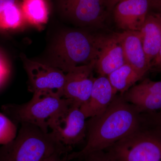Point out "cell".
Here are the masks:
<instances>
[{"mask_svg": "<svg viewBox=\"0 0 161 161\" xmlns=\"http://www.w3.org/2000/svg\"><path fill=\"white\" fill-rule=\"evenodd\" d=\"M122 95H116L108 108L86 121L87 142L80 151L70 153L69 161L82 159L97 151L107 150L138 130L145 116Z\"/></svg>", "mask_w": 161, "mask_h": 161, "instance_id": "cell-1", "label": "cell"}, {"mask_svg": "<svg viewBox=\"0 0 161 161\" xmlns=\"http://www.w3.org/2000/svg\"><path fill=\"white\" fill-rule=\"evenodd\" d=\"M15 138L0 147V161H44L65 147L52 132H45L34 125L21 123Z\"/></svg>", "mask_w": 161, "mask_h": 161, "instance_id": "cell-2", "label": "cell"}, {"mask_svg": "<svg viewBox=\"0 0 161 161\" xmlns=\"http://www.w3.org/2000/svg\"><path fill=\"white\" fill-rule=\"evenodd\" d=\"M72 104L68 99L51 92L34 93L25 103L3 105V113L15 123H26L49 132L51 125L66 112Z\"/></svg>", "mask_w": 161, "mask_h": 161, "instance_id": "cell-3", "label": "cell"}, {"mask_svg": "<svg viewBox=\"0 0 161 161\" xmlns=\"http://www.w3.org/2000/svg\"><path fill=\"white\" fill-rule=\"evenodd\" d=\"M96 36L79 30L62 33L53 48L49 65L66 74L76 67L96 61Z\"/></svg>", "mask_w": 161, "mask_h": 161, "instance_id": "cell-4", "label": "cell"}, {"mask_svg": "<svg viewBox=\"0 0 161 161\" xmlns=\"http://www.w3.org/2000/svg\"><path fill=\"white\" fill-rule=\"evenodd\" d=\"M146 122L105 150L117 161H161V131L148 119Z\"/></svg>", "mask_w": 161, "mask_h": 161, "instance_id": "cell-5", "label": "cell"}, {"mask_svg": "<svg viewBox=\"0 0 161 161\" xmlns=\"http://www.w3.org/2000/svg\"><path fill=\"white\" fill-rule=\"evenodd\" d=\"M61 15L80 26H101L111 14L104 0H55Z\"/></svg>", "mask_w": 161, "mask_h": 161, "instance_id": "cell-6", "label": "cell"}, {"mask_svg": "<svg viewBox=\"0 0 161 161\" xmlns=\"http://www.w3.org/2000/svg\"><path fill=\"white\" fill-rule=\"evenodd\" d=\"M24 68L29 80V90L33 93L51 92L63 97L65 74L49 65L30 60L22 55Z\"/></svg>", "mask_w": 161, "mask_h": 161, "instance_id": "cell-7", "label": "cell"}, {"mask_svg": "<svg viewBox=\"0 0 161 161\" xmlns=\"http://www.w3.org/2000/svg\"><path fill=\"white\" fill-rule=\"evenodd\" d=\"M86 117L77 105L72 104L65 113L50 127V132L65 147L80 143L86 136Z\"/></svg>", "mask_w": 161, "mask_h": 161, "instance_id": "cell-8", "label": "cell"}, {"mask_svg": "<svg viewBox=\"0 0 161 161\" xmlns=\"http://www.w3.org/2000/svg\"><path fill=\"white\" fill-rule=\"evenodd\" d=\"M95 61L76 67L65 74L63 98L80 107L89 99L95 78L93 76Z\"/></svg>", "mask_w": 161, "mask_h": 161, "instance_id": "cell-9", "label": "cell"}, {"mask_svg": "<svg viewBox=\"0 0 161 161\" xmlns=\"http://www.w3.org/2000/svg\"><path fill=\"white\" fill-rule=\"evenodd\" d=\"M97 56L95 70L106 76L126 64L122 45L118 33L96 36Z\"/></svg>", "mask_w": 161, "mask_h": 161, "instance_id": "cell-10", "label": "cell"}, {"mask_svg": "<svg viewBox=\"0 0 161 161\" xmlns=\"http://www.w3.org/2000/svg\"><path fill=\"white\" fill-rule=\"evenodd\" d=\"M122 95L142 114H153L161 111V80L154 81L147 78Z\"/></svg>", "mask_w": 161, "mask_h": 161, "instance_id": "cell-11", "label": "cell"}, {"mask_svg": "<svg viewBox=\"0 0 161 161\" xmlns=\"http://www.w3.org/2000/svg\"><path fill=\"white\" fill-rule=\"evenodd\" d=\"M150 10L148 0H123L112 12L118 27L124 31H140Z\"/></svg>", "mask_w": 161, "mask_h": 161, "instance_id": "cell-12", "label": "cell"}, {"mask_svg": "<svg viewBox=\"0 0 161 161\" xmlns=\"http://www.w3.org/2000/svg\"><path fill=\"white\" fill-rule=\"evenodd\" d=\"M108 77L95 78L89 99L80 107L86 118L100 115L109 106L116 95Z\"/></svg>", "mask_w": 161, "mask_h": 161, "instance_id": "cell-13", "label": "cell"}, {"mask_svg": "<svg viewBox=\"0 0 161 161\" xmlns=\"http://www.w3.org/2000/svg\"><path fill=\"white\" fill-rule=\"evenodd\" d=\"M121 42L126 63L143 78L150 70L143 47L140 32L126 31L118 33Z\"/></svg>", "mask_w": 161, "mask_h": 161, "instance_id": "cell-14", "label": "cell"}, {"mask_svg": "<svg viewBox=\"0 0 161 161\" xmlns=\"http://www.w3.org/2000/svg\"><path fill=\"white\" fill-rule=\"evenodd\" d=\"M143 47L150 66L161 46V14L149 11L140 31Z\"/></svg>", "mask_w": 161, "mask_h": 161, "instance_id": "cell-15", "label": "cell"}, {"mask_svg": "<svg viewBox=\"0 0 161 161\" xmlns=\"http://www.w3.org/2000/svg\"><path fill=\"white\" fill-rule=\"evenodd\" d=\"M108 79L116 93L122 95L142 77L135 69L126 63L108 75Z\"/></svg>", "mask_w": 161, "mask_h": 161, "instance_id": "cell-16", "label": "cell"}, {"mask_svg": "<svg viewBox=\"0 0 161 161\" xmlns=\"http://www.w3.org/2000/svg\"><path fill=\"white\" fill-rule=\"evenodd\" d=\"M21 7L25 20L29 23L41 26L47 22L49 11L47 0H22Z\"/></svg>", "mask_w": 161, "mask_h": 161, "instance_id": "cell-17", "label": "cell"}, {"mask_svg": "<svg viewBox=\"0 0 161 161\" xmlns=\"http://www.w3.org/2000/svg\"><path fill=\"white\" fill-rule=\"evenodd\" d=\"M17 134L16 124L6 114L0 112V145L10 142Z\"/></svg>", "mask_w": 161, "mask_h": 161, "instance_id": "cell-18", "label": "cell"}, {"mask_svg": "<svg viewBox=\"0 0 161 161\" xmlns=\"http://www.w3.org/2000/svg\"><path fill=\"white\" fill-rule=\"evenodd\" d=\"M10 73L9 64L5 57L0 52V88L8 80Z\"/></svg>", "mask_w": 161, "mask_h": 161, "instance_id": "cell-19", "label": "cell"}, {"mask_svg": "<svg viewBox=\"0 0 161 161\" xmlns=\"http://www.w3.org/2000/svg\"><path fill=\"white\" fill-rule=\"evenodd\" d=\"M81 160L83 161H117L106 150L91 153Z\"/></svg>", "mask_w": 161, "mask_h": 161, "instance_id": "cell-20", "label": "cell"}, {"mask_svg": "<svg viewBox=\"0 0 161 161\" xmlns=\"http://www.w3.org/2000/svg\"><path fill=\"white\" fill-rule=\"evenodd\" d=\"M19 3V0H0V24L5 15Z\"/></svg>", "mask_w": 161, "mask_h": 161, "instance_id": "cell-21", "label": "cell"}, {"mask_svg": "<svg viewBox=\"0 0 161 161\" xmlns=\"http://www.w3.org/2000/svg\"><path fill=\"white\" fill-rule=\"evenodd\" d=\"M71 151V150H65L58 151L44 161H69L68 156Z\"/></svg>", "mask_w": 161, "mask_h": 161, "instance_id": "cell-22", "label": "cell"}, {"mask_svg": "<svg viewBox=\"0 0 161 161\" xmlns=\"http://www.w3.org/2000/svg\"><path fill=\"white\" fill-rule=\"evenodd\" d=\"M147 118L161 131V111L153 114H147Z\"/></svg>", "mask_w": 161, "mask_h": 161, "instance_id": "cell-23", "label": "cell"}, {"mask_svg": "<svg viewBox=\"0 0 161 161\" xmlns=\"http://www.w3.org/2000/svg\"><path fill=\"white\" fill-rule=\"evenodd\" d=\"M149 11L155 12L161 14V0H148Z\"/></svg>", "mask_w": 161, "mask_h": 161, "instance_id": "cell-24", "label": "cell"}, {"mask_svg": "<svg viewBox=\"0 0 161 161\" xmlns=\"http://www.w3.org/2000/svg\"><path fill=\"white\" fill-rule=\"evenodd\" d=\"M150 69L161 72V46L158 55L151 63Z\"/></svg>", "mask_w": 161, "mask_h": 161, "instance_id": "cell-25", "label": "cell"}, {"mask_svg": "<svg viewBox=\"0 0 161 161\" xmlns=\"http://www.w3.org/2000/svg\"><path fill=\"white\" fill-rule=\"evenodd\" d=\"M104 1L109 11L112 14V10L114 9L115 6L118 3H120V2L123 1V0H104Z\"/></svg>", "mask_w": 161, "mask_h": 161, "instance_id": "cell-26", "label": "cell"}]
</instances>
